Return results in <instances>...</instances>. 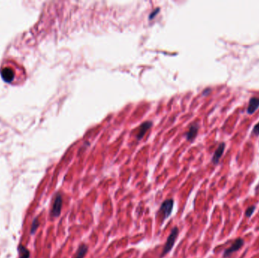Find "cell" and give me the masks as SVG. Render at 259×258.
Listing matches in <instances>:
<instances>
[{
    "label": "cell",
    "mask_w": 259,
    "mask_h": 258,
    "mask_svg": "<svg viewBox=\"0 0 259 258\" xmlns=\"http://www.w3.org/2000/svg\"><path fill=\"white\" fill-rule=\"evenodd\" d=\"M179 234V230L177 227H174V228L172 230L171 232H170V235L168 236V239H167V242L165 243V247H164V249L162 251V254H161V257H162L163 256H165V254H168V252L170 251L172 249V247L174 245L175 242H176V239L178 236Z\"/></svg>",
    "instance_id": "cell-1"
},
{
    "label": "cell",
    "mask_w": 259,
    "mask_h": 258,
    "mask_svg": "<svg viewBox=\"0 0 259 258\" xmlns=\"http://www.w3.org/2000/svg\"><path fill=\"white\" fill-rule=\"evenodd\" d=\"M173 203H174L173 199H170L164 201L161 204L159 209V213L160 216H162V221L169 217L170 215L171 214L172 211H173Z\"/></svg>",
    "instance_id": "cell-2"
},
{
    "label": "cell",
    "mask_w": 259,
    "mask_h": 258,
    "mask_svg": "<svg viewBox=\"0 0 259 258\" xmlns=\"http://www.w3.org/2000/svg\"><path fill=\"white\" fill-rule=\"evenodd\" d=\"M243 245H244V241H243V238H237L234 242L233 243L230 247H228L227 249L225 250L224 253V257L226 258L231 255L233 253L239 250L242 247H243Z\"/></svg>",
    "instance_id": "cell-3"
},
{
    "label": "cell",
    "mask_w": 259,
    "mask_h": 258,
    "mask_svg": "<svg viewBox=\"0 0 259 258\" xmlns=\"http://www.w3.org/2000/svg\"><path fill=\"white\" fill-rule=\"evenodd\" d=\"M61 207H62V197L60 194H57L55 199L54 200L53 205H52L51 214L54 217H58L61 214Z\"/></svg>",
    "instance_id": "cell-4"
},
{
    "label": "cell",
    "mask_w": 259,
    "mask_h": 258,
    "mask_svg": "<svg viewBox=\"0 0 259 258\" xmlns=\"http://www.w3.org/2000/svg\"><path fill=\"white\" fill-rule=\"evenodd\" d=\"M224 149H225V143L224 142L221 143V144L219 145V146H218V148H217V150L215 151V152H214V155H213L212 163L214 164H217L219 163V160L221 157H222L223 153H224Z\"/></svg>",
    "instance_id": "cell-5"
},
{
    "label": "cell",
    "mask_w": 259,
    "mask_h": 258,
    "mask_svg": "<svg viewBox=\"0 0 259 258\" xmlns=\"http://www.w3.org/2000/svg\"><path fill=\"white\" fill-rule=\"evenodd\" d=\"M259 107V98L258 97H252L249 100L248 106L247 107V113L248 114H254Z\"/></svg>",
    "instance_id": "cell-6"
},
{
    "label": "cell",
    "mask_w": 259,
    "mask_h": 258,
    "mask_svg": "<svg viewBox=\"0 0 259 258\" xmlns=\"http://www.w3.org/2000/svg\"><path fill=\"white\" fill-rule=\"evenodd\" d=\"M151 126H152V122H151V121H146V122L143 123L141 126H139V132L136 135V139H137V140H140L142 139L143 136H144L145 133H146V131L149 129Z\"/></svg>",
    "instance_id": "cell-7"
},
{
    "label": "cell",
    "mask_w": 259,
    "mask_h": 258,
    "mask_svg": "<svg viewBox=\"0 0 259 258\" xmlns=\"http://www.w3.org/2000/svg\"><path fill=\"white\" fill-rule=\"evenodd\" d=\"M198 130H199V126H198V124H192V125L190 126L189 130L187 131L185 135L187 140L192 142V140L195 139V136H196V135L198 133Z\"/></svg>",
    "instance_id": "cell-8"
},
{
    "label": "cell",
    "mask_w": 259,
    "mask_h": 258,
    "mask_svg": "<svg viewBox=\"0 0 259 258\" xmlns=\"http://www.w3.org/2000/svg\"><path fill=\"white\" fill-rule=\"evenodd\" d=\"M88 251V246L85 244H82L79 246L77 251L76 254L74 258H83L87 254Z\"/></svg>",
    "instance_id": "cell-9"
},
{
    "label": "cell",
    "mask_w": 259,
    "mask_h": 258,
    "mask_svg": "<svg viewBox=\"0 0 259 258\" xmlns=\"http://www.w3.org/2000/svg\"><path fill=\"white\" fill-rule=\"evenodd\" d=\"M2 77L6 82H11L14 78V73L10 68H4L2 71Z\"/></svg>",
    "instance_id": "cell-10"
},
{
    "label": "cell",
    "mask_w": 259,
    "mask_h": 258,
    "mask_svg": "<svg viewBox=\"0 0 259 258\" xmlns=\"http://www.w3.org/2000/svg\"><path fill=\"white\" fill-rule=\"evenodd\" d=\"M18 251H19L20 258H29L30 257V252L23 245H20L18 247Z\"/></svg>",
    "instance_id": "cell-11"
},
{
    "label": "cell",
    "mask_w": 259,
    "mask_h": 258,
    "mask_svg": "<svg viewBox=\"0 0 259 258\" xmlns=\"http://www.w3.org/2000/svg\"><path fill=\"white\" fill-rule=\"evenodd\" d=\"M39 225H40V223H39V221H38V220H37V218L34 219L33 224H32V227H31V234H34V232H36V230H37V228H38Z\"/></svg>",
    "instance_id": "cell-12"
},
{
    "label": "cell",
    "mask_w": 259,
    "mask_h": 258,
    "mask_svg": "<svg viewBox=\"0 0 259 258\" xmlns=\"http://www.w3.org/2000/svg\"><path fill=\"white\" fill-rule=\"evenodd\" d=\"M255 206H251V207H249V208H247L245 213V216H248V217H250V216L252 215V213H254V211H255Z\"/></svg>",
    "instance_id": "cell-13"
},
{
    "label": "cell",
    "mask_w": 259,
    "mask_h": 258,
    "mask_svg": "<svg viewBox=\"0 0 259 258\" xmlns=\"http://www.w3.org/2000/svg\"><path fill=\"white\" fill-rule=\"evenodd\" d=\"M252 133H253L255 136H259V123L255 126L253 130H252Z\"/></svg>",
    "instance_id": "cell-14"
},
{
    "label": "cell",
    "mask_w": 259,
    "mask_h": 258,
    "mask_svg": "<svg viewBox=\"0 0 259 258\" xmlns=\"http://www.w3.org/2000/svg\"><path fill=\"white\" fill-rule=\"evenodd\" d=\"M158 11H159V8H157L155 10V11H153L152 12H151V14H150V15H149V19H150V20L153 19V18H154V17L156 16V15H158Z\"/></svg>",
    "instance_id": "cell-15"
},
{
    "label": "cell",
    "mask_w": 259,
    "mask_h": 258,
    "mask_svg": "<svg viewBox=\"0 0 259 258\" xmlns=\"http://www.w3.org/2000/svg\"><path fill=\"white\" fill-rule=\"evenodd\" d=\"M210 92H211V90H210V89H206V90H204L203 93H202V94H203V95H207L208 94H209V93H210Z\"/></svg>",
    "instance_id": "cell-16"
}]
</instances>
